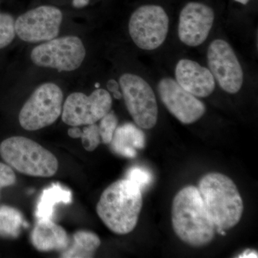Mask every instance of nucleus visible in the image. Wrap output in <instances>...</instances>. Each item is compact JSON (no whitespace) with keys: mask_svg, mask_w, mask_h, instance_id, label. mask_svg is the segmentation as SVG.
<instances>
[{"mask_svg":"<svg viewBox=\"0 0 258 258\" xmlns=\"http://www.w3.org/2000/svg\"><path fill=\"white\" fill-rule=\"evenodd\" d=\"M176 81L194 96L205 98L215 89V80L210 70L195 61L181 59L175 69Z\"/></svg>","mask_w":258,"mask_h":258,"instance_id":"nucleus-14","label":"nucleus"},{"mask_svg":"<svg viewBox=\"0 0 258 258\" xmlns=\"http://www.w3.org/2000/svg\"><path fill=\"white\" fill-rule=\"evenodd\" d=\"M119 86L129 114L140 128L151 129L157 124L158 106L150 85L137 75L120 76Z\"/></svg>","mask_w":258,"mask_h":258,"instance_id":"nucleus-7","label":"nucleus"},{"mask_svg":"<svg viewBox=\"0 0 258 258\" xmlns=\"http://www.w3.org/2000/svg\"><path fill=\"white\" fill-rule=\"evenodd\" d=\"M173 229L176 236L191 247L208 245L216 227L212 222L198 188L185 186L176 194L171 208Z\"/></svg>","mask_w":258,"mask_h":258,"instance_id":"nucleus-1","label":"nucleus"},{"mask_svg":"<svg viewBox=\"0 0 258 258\" xmlns=\"http://www.w3.org/2000/svg\"><path fill=\"white\" fill-rule=\"evenodd\" d=\"M21 212L10 206L0 207V237L17 238L22 227L27 226Z\"/></svg>","mask_w":258,"mask_h":258,"instance_id":"nucleus-19","label":"nucleus"},{"mask_svg":"<svg viewBox=\"0 0 258 258\" xmlns=\"http://www.w3.org/2000/svg\"><path fill=\"white\" fill-rule=\"evenodd\" d=\"M215 21V13L208 5L188 3L179 15L178 35L180 41L190 47L202 45L208 37Z\"/></svg>","mask_w":258,"mask_h":258,"instance_id":"nucleus-13","label":"nucleus"},{"mask_svg":"<svg viewBox=\"0 0 258 258\" xmlns=\"http://www.w3.org/2000/svg\"><path fill=\"white\" fill-rule=\"evenodd\" d=\"M16 182V176L13 168L0 162V191L5 187L13 186Z\"/></svg>","mask_w":258,"mask_h":258,"instance_id":"nucleus-24","label":"nucleus"},{"mask_svg":"<svg viewBox=\"0 0 258 258\" xmlns=\"http://www.w3.org/2000/svg\"><path fill=\"white\" fill-rule=\"evenodd\" d=\"M110 144L113 152L134 159L137 157V150L145 147V134L133 123H123L115 129Z\"/></svg>","mask_w":258,"mask_h":258,"instance_id":"nucleus-16","label":"nucleus"},{"mask_svg":"<svg viewBox=\"0 0 258 258\" xmlns=\"http://www.w3.org/2000/svg\"><path fill=\"white\" fill-rule=\"evenodd\" d=\"M119 84L113 79L109 80L107 83L108 91L113 93V96L115 99L119 100L122 98V93L119 91Z\"/></svg>","mask_w":258,"mask_h":258,"instance_id":"nucleus-25","label":"nucleus"},{"mask_svg":"<svg viewBox=\"0 0 258 258\" xmlns=\"http://www.w3.org/2000/svg\"><path fill=\"white\" fill-rule=\"evenodd\" d=\"M86 51L79 37H55L32 50L30 58L35 66L60 71H74L82 64Z\"/></svg>","mask_w":258,"mask_h":258,"instance_id":"nucleus-6","label":"nucleus"},{"mask_svg":"<svg viewBox=\"0 0 258 258\" xmlns=\"http://www.w3.org/2000/svg\"><path fill=\"white\" fill-rule=\"evenodd\" d=\"M257 251L254 250V249H246V250H244L242 254H240V255L238 256V257L242 258H257Z\"/></svg>","mask_w":258,"mask_h":258,"instance_id":"nucleus-27","label":"nucleus"},{"mask_svg":"<svg viewBox=\"0 0 258 258\" xmlns=\"http://www.w3.org/2000/svg\"><path fill=\"white\" fill-rule=\"evenodd\" d=\"M99 87H100L99 83H96V88H98Z\"/></svg>","mask_w":258,"mask_h":258,"instance_id":"nucleus-30","label":"nucleus"},{"mask_svg":"<svg viewBox=\"0 0 258 258\" xmlns=\"http://www.w3.org/2000/svg\"><path fill=\"white\" fill-rule=\"evenodd\" d=\"M169 19L159 5L139 7L131 16L128 32L134 43L144 50L158 48L165 41L169 32Z\"/></svg>","mask_w":258,"mask_h":258,"instance_id":"nucleus-8","label":"nucleus"},{"mask_svg":"<svg viewBox=\"0 0 258 258\" xmlns=\"http://www.w3.org/2000/svg\"><path fill=\"white\" fill-rule=\"evenodd\" d=\"M101 244L96 234L90 231H78L73 235L68 248L61 252V257H93Z\"/></svg>","mask_w":258,"mask_h":258,"instance_id":"nucleus-18","label":"nucleus"},{"mask_svg":"<svg viewBox=\"0 0 258 258\" xmlns=\"http://www.w3.org/2000/svg\"><path fill=\"white\" fill-rule=\"evenodd\" d=\"M30 240L34 247L40 252H62L71 242L67 232L50 219L38 220L32 231Z\"/></svg>","mask_w":258,"mask_h":258,"instance_id":"nucleus-15","label":"nucleus"},{"mask_svg":"<svg viewBox=\"0 0 258 258\" xmlns=\"http://www.w3.org/2000/svg\"><path fill=\"white\" fill-rule=\"evenodd\" d=\"M68 134L71 138L79 139L82 135V130L79 126H72L68 131Z\"/></svg>","mask_w":258,"mask_h":258,"instance_id":"nucleus-26","label":"nucleus"},{"mask_svg":"<svg viewBox=\"0 0 258 258\" xmlns=\"http://www.w3.org/2000/svg\"><path fill=\"white\" fill-rule=\"evenodd\" d=\"M72 202V193L59 184H54L44 189L37 203L35 216L38 220H52L55 207L59 204L69 205Z\"/></svg>","mask_w":258,"mask_h":258,"instance_id":"nucleus-17","label":"nucleus"},{"mask_svg":"<svg viewBox=\"0 0 258 258\" xmlns=\"http://www.w3.org/2000/svg\"><path fill=\"white\" fill-rule=\"evenodd\" d=\"M235 1L237 2V3H240V4L245 5L249 3V0H235Z\"/></svg>","mask_w":258,"mask_h":258,"instance_id":"nucleus-29","label":"nucleus"},{"mask_svg":"<svg viewBox=\"0 0 258 258\" xmlns=\"http://www.w3.org/2000/svg\"><path fill=\"white\" fill-rule=\"evenodd\" d=\"M209 70L225 92H238L243 84L242 66L233 49L221 39L213 40L208 50Z\"/></svg>","mask_w":258,"mask_h":258,"instance_id":"nucleus-11","label":"nucleus"},{"mask_svg":"<svg viewBox=\"0 0 258 258\" xmlns=\"http://www.w3.org/2000/svg\"><path fill=\"white\" fill-rule=\"evenodd\" d=\"M125 179L130 180L137 185L142 191V190L152 184L153 176L152 173L145 168L134 166L127 172Z\"/></svg>","mask_w":258,"mask_h":258,"instance_id":"nucleus-23","label":"nucleus"},{"mask_svg":"<svg viewBox=\"0 0 258 258\" xmlns=\"http://www.w3.org/2000/svg\"><path fill=\"white\" fill-rule=\"evenodd\" d=\"M158 92L161 101L171 114L184 124L200 119L206 112L203 102L185 91L175 80L164 78L159 81Z\"/></svg>","mask_w":258,"mask_h":258,"instance_id":"nucleus-12","label":"nucleus"},{"mask_svg":"<svg viewBox=\"0 0 258 258\" xmlns=\"http://www.w3.org/2000/svg\"><path fill=\"white\" fill-rule=\"evenodd\" d=\"M143 205L142 191L130 180L115 181L102 193L96 212L113 233L126 235L137 227Z\"/></svg>","mask_w":258,"mask_h":258,"instance_id":"nucleus-2","label":"nucleus"},{"mask_svg":"<svg viewBox=\"0 0 258 258\" xmlns=\"http://www.w3.org/2000/svg\"><path fill=\"white\" fill-rule=\"evenodd\" d=\"M112 103L111 94L102 88H97L90 96L71 93L62 106V120L71 126L92 124L111 111Z\"/></svg>","mask_w":258,"mask_h":258,"instance_id":"nucleus-9","label":"nucleus"},{"mask_svg":"<svg viewBox=\"0 0 258 258\" xmlns=\"http://www.w3.org/2000/svg\"><path fill=\"white\" fill-rule=\"evenodd\" d=\"M15 20L8 13H0V49L13 42L16 36Z\"/></svg>","mask_w":258,"mask_h":258,"instance_id":"nucleus-20","label":"nucleus"},{"mask_svg":"<svg viewBox=\"0 0 258 258\" xmlns=\"http://www.w3.org/2000/svg\"><path fill=\"white\" fill-rule=\"evenodd\" d=\"M198 189L216 230H229L240 222L243 202L230 177L221 173H209L200 180Z\"/></svg>","mask_w":258,"mask_h":258,"instance_id":"nucleus-3","label":"nucleus"},{"mask_svg":"<svg viewBox=\"0 0 258 258\" xmlns=\"http://www.w3.org/2000/svg\"><path fill=\"white\" fill-rule=\"evenodd\" d=\"M118 120L114 112L110 111L100 120L98 125L101 143L110 144L115 129L118 127Z\"/></svg>","mask_w":258,"mask_h":258,"instance_id":"nucleus-21","label":"nucleus"},{"mask_svg":"<svg viewBox=\"0 0 258 258\" xmlns=\"http://www.w3.org/2000/svg\"><path fill=\"white\" fill-rule=\"evenodd\" d=\"M90 0H73L72 5L75 8H83L89 5Z\"/></svg>","mask_w":258,"mask_h":258,"instance_id":"nucleus-28","label":"nucleus"},{"mask_svg":"<svg viewBox=\"0 0 258 258\" xmlns=\"http://www.w3.org/2000/svg\"><path fill=\"white\" fill-rule=\"evenodd\" d=\"M63 93L57 85L45 83L35 90L19 113L25 130L37 131L55 123L62 114Z\"/></svg>","mask_w":258,"mask_h":258,"instance_id":"nucleus-5","label":"nucleus"},{"mask_svg":"<svg viewBox=\"0 0 258 258\" xmlns=\"http://www.w3.org/2000/svg\"><path fill=\"white\" fill-rule=\"evenodd\" d=\"M0 156L21 174L35 177H51L58 169V161L50 151L32 139L12 137L0 144Z\"/></svg>","mask_w":258,"mask_h":258,"instance_id":"nucleus-4","label":"nucleus"},{"mask_svg":"<svg viewBox=\"0 0 258 258\" xmlns=\"http://www.w3.org/2000/svg\"><path fill=\"white\" fill-rule=\"evenodd\" d=\"M81 139L83 147L87 152H91L96 150L101 143L98 125L96 123L86 125L83 128Z\"/></svg>","mask_w":258,"mask_h":258,"instance_id":"nucleus-22","label":"nucleus"},{"mask_svg":"<svg viewBox=\"0 0 258 258\" xmlns=\"http://www.w3.org/2000/svg\"><path fill=\"white\" fill-rule=\"evenodd\" d=\"M62 13L58 8L43 5L29 10L15 20V32L25 42H46L60 32Z\"/></svg>","mask_w":258,"mask_h":258,"instance_id":"nucleus-10","label":"nucleus"}]
</instances>
